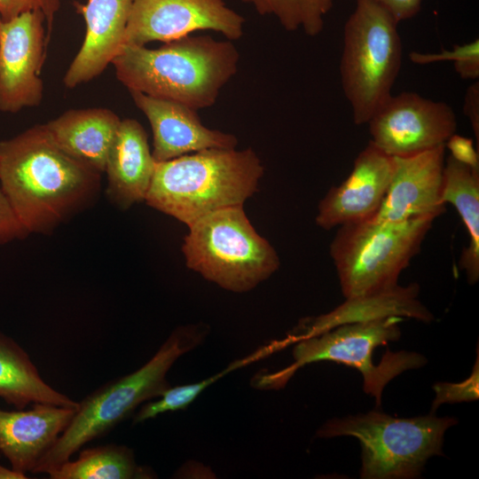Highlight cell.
Returning a JSON list of instances; mask_svg holds the SVG:
<instances>
[{
    "mask_svg": "<svg viewBox=\"0 0 479 479\" xmlns=\"http://www.w3.org/2000/svg\"><path fill=\"white\" fill-rule=\"evenodd\" d=\"M130 93L150 122L156 162L206 149H233L238 144L234 135L205 127L196 110L185 105L138 91Z\"/></svg>",
    "mask_w": 479,
    "mask_h": 479,
    "instance_id": "15",
    "label": "cell"
},
{
    "mask_svg": "<svg viewBox=\"0 0 479 479\" xmlns=\"http://www.w3.org/2000/svg\"><path fill=\"white\" fill-rule=\"evenodd\" d=\"M445 145L395 157L396 167L381 208L372 220L403 222L445 211L442 200Z\"/></svg>",
    "mask_w": 479,
    "mask_h": 479,
    "instance_id": "14",
    "label": "cell"
},
{
    "mask_svg": "<svg viewBox=\"0 0 479 479\" xmlns=\"http://www.w3.org/2000/svg\"><path fill=\"white\" fill-rule=\"evenodd\" d=\"M464 113L469 120L478 145L479 140V83H472L467 90Z\"/></svg>",
    "mask_w": 479,
    "mask_h": 479,
    "instance_id": "31",
    "label": "cell"
},
{
    "mask_svg": "<svg viewBox=\"0 0 479 479\" xmlns=\"http://www.w3.org/2000/svg\"><path fill=\"white\" fill-rule=\"evenodd\" d=\"M398 22L371 0H357L344 25L342 86L354 123L366 124L391 95L402 63Z\"/></svg>",
    "mask_w": 479,
    "mask_h": 479,
    "instance_id": "8",
    "label": "cell"
},
{
    "mask_svg": "<svg viewBox=\"0 0 479 479\" xmlns=\"http://www.w3.org/2000/svg\"><path fill=\"white\" fill-rule=\"evenodd\" d=\"M261 160L251 149H206L155 164L145 201L187 226L216 210L243 205L258 189Z\"/></svg>",
    "mask_w": 479,
    "mask_h": 479,
    "instance_id": "3",
    "label": "cell"
},
{
    "mask_svg": "<svg viewBox=\"0 0 479 479\" xmlns=\"http://www.w3.org/2000/svg\"><path fill=\"white\" fill-rule=\"evenodd\" d=\"M403 319L394 316L344 324L301 340L293 349L294 363L280 371L266 373L265 381L271 388L278 389L305 365L319 361L341 363L360 372L365 392L373 397L380 406L382 391L391 380L404 371L420 368L427 363V359L417 353L387 350L382 360L378 365L373 364L375 348L399 339V323Z\"/></svg>",
    "mask_w": 479,
    "mask_h": 479,
    "instance_id": "9",
    "label": "cell"
},
{
    "mask_svg": "<svg viewBox=\"0 0 479 479\" xmlns=\"http://www.w3.org/2000/svg\"><path fill=\"white\" fill-rule=\"evenodd\" d=\"M395 167V157L369 141L355 159L348 177L332 187L319 201L317 225L331 230L372 220L381 206Z\"/></svg>",
    "mask_w": 479,
    "mask_h": 479,
    "instance_id": "13",
    "label": "cell"
},
{
    "mask_svg": "<svg viewBox=\"0 0 479 479\" xmlns=\"http://www.w3.org/2000/svg\"><path fill=\"white\" fill-rule=\"evenodd\" d=\"M41 10L45 18L46 24V41L49 42L53 28V22L56 13L60 7V0H40Z\"/></svg>",
    "mask_w": 479,
    "mask_h": 479,
    "instance_id": "33",
    "label": "cell"
},
{
    "mask_svg": "<svg viewBox=\"0 0 479 479\" xmlns=\"http://www.w3.org/2000/svg\"><path fill=\"white\" fill-rule=\"evenodd\" d=\"M75 408L35 403L22 411L0 409V452L14 471L33 472L71 421Z\"/></svg>",
    "mask_w": 479,
    "mask_h": 479,
    "instance_id": "17",
    "label": "cell"
},
{
    "mask_svg": "<svg viewBox=\"0 0 479 479\" xmlns=\"http://www.w3.org/2000/svg\"><path fill=\"white\" fill-rule=\"evenodd\" d=\"M120 122L112 110L97 107L66 111L44 126L62 150L102 174Z\"/></svg>",
    "mask_w": 479,
    "mask_h": 479,
    "instance_id": "20",
    "label": "cell"
},
{
    "mask_svg": "<svg viewBox=\"0 0 479 479\" xmlns=\"http://www.w3.org/2000/svg\"><path fill=\"white\" fill-rule=\"evenodd\" d=\"M208 332L204 324L177 328L143 366L87 396L78 403L71 421L32 473L47 474L85 444L107 433L139 404L159 397L170 387L167 373L175 362L200 345Z\"/></svg>",
    "mask_w": 479,
    "mask_h": 479,
    "instance_id": "4",
    "label": "cell"
},
{
    "mask_svg": "<svg viewBox=\"0 0 479 479\" xmlns=\"http://www.w3.org/2000/svg\"><path fill=\"white\" fill-rule=\"evenodd\" d=\"M27 476L24 474L7 468L0 464V479H25Z\"/></svg>",
    "mask_w": 479,
    "mask_h": 479,
    "instance_id": "34",
    "label": "cell"
},
{
    "mask_svg": "<svg viewBox=\"0 0 479 479\" xmlns=\"http://www.w3.org/2000/svg\"><path fill=\"white\" fill-rule=\"evenodd\" d=\"M412 62L418 65L452 61L457 74L463 79L475 80L479 76V40L454 45L452 50H443L436 53L412 51Z\"/></svg>",
    "mask_w": 479,
    "mask_h": 479,
    "instance_id": "26",
    "label": "cell"
},
{
    "mask_svg": "<svg viewBox=\"0 0 479 479\" xmlns=\"http://www.w3.org/2000/svg\"><path fill=\"white\" fill-rule=\"evenodd\" d=\"M419 284L411 283L405 287L397 285L377 293L346 298L343 303L326 314L302 319L283 341L288 346L341 325L394 316L431 322L434 316L419 300Z\"/></svg>",
    "mask_w": 479,
    "mask_h": 479,
    "instance_id": "18",
    "label": "cell"
},
{
    "mask_svg": "<svg viewBox=\"0 0 479 479\" xmlns=\"http://www.w3.org/2000/svg\"><path fill=\"white\" fill-rule=\"evenodd\" d=\"M445 148L457 161L479 170L478 150L475 149L471 138L455 133L446 141Z\"/></svg>",
    "mask_w": 479,
    "mask_h": 479,
    "instance_id": "29",
    "label": "cell"
},
{
    "mask_svg": "<svg viewBox=\"0 0 479 479\" xmlns=\"http://www.w3.org/2000/svg\"><path fill=\"white\" fill-rule=\"evenodd\" d=\"M252 4L261 15L277 17L287 31L302 29L310 36L324 27V18L333 7L334 0H240Z\"/></svg>",
    "mask_w": 479,
    "mask_h": 479,
    "instance_id": "24",
    "label": "cell"
},
{
    "mask_svg": "<svg viewBox=\"0 0 479 479\" xmlns=\"http://www.w3.org/2000/svg\"><path fill=\"white\" fill-rule=\"evenodd\" d=\"M266 351L262 347L253 354L233 361L223 371L207 379L194 383L168 388L159 397V399L153 402H148L140 407L139 411L136 413L133 419L134 424L155 418L159 414L167 412H176L185 409L208 386L215 383L216 381L233 370L263 358L266 357Z\"/></svg>",
    "mask_w": 479,
    "mask_h": 479,
    "instance_id": "25",
    "label": "cell"
},
{
    "mask_svg": "<svg viewBox=\"0 0 479 479\" xmlns=\"http://www.w3.org/2000/svg\"><path fill=\"white\" fill-rule=\"evenodd\" d=\"M36 9H41L40 0H0V19L9 20Z\"/></svg>",
    "mask_w": 479,
    "mask_h": 479,
    "instance_id": "32",
    "label": "cell"
},
{
    "mask_svg": "<svg viewBox=\"0 0 479 479\" xmlns=\"http://www.w3.org/2000/svg\"><path fill=\"white\" fill-rule=\"evenodd\" d=\"M442 200L459 214L468 233V245L461 251L459 267L467 282L479 279V170L462 164L449 155L443 173Z\"/></svg>",
    "mask_w": 479,
    "mask_h": 479,
    "instance_id": "22",
    "label": "cell"
},
{
    "mask_svg": "<svg viewBox=\"0 0 479 479\" xmlns=\"http://www.w3.org/2000/svg\"><path fill=\"white\" fill-rule=\"evenodd\" d=\"M478 356L469 378L459 383L438 382L434 386L436 398L432 404L435 411L444 403L473 401L478 398Z\"/></svg>",
    "mask_w": 479,
    "mask_h": 479,
    "instance_id": "27",
    "label": "cell"
},
{
    "mask_svg": "<svg viewBox=\"0 0 479 479\" xmlns=\"http://www.w3.org/2000/svg\"><path fill=\"white\" fill-rule=\"evenodd\" d=\"M239 59L230 40L187 35L157 49L125 45L112 64L116 78L130 91L199 110L216 103L236 74Z\"/></svg>",
    "mask_w": 479,
    "mask_h": 479,
    "instance_id": "2",
    "label": "cell"
},
{
    "mask_svg": "<svg viewBox=\"0 0 479 479\" xmlns=\"http://www.w3.org/2000/svg\"><path fill=\"white\" fill-rule=\"evenodd\" d=\"M188 228L182 246L186 266L225 290L250 291L279 267L276 250L255 231L243 205L212 212Z\"/></svg>",
    "mask_w": 479,
    "mask_h": 479,
    "instance_id": "5",
    "label": "cell"
},
{
    "mask_svg": "<svg viewBox=\"0 0 479 479\" xmlns=\"http://www.w3.org/2000/svg\"><path fill=\"white\" fill-rule=\"evenodd\" d=\"M385 9L398 23L414 17L421 0H371Z\"/></svg>",
    "mask_w": 479,
    "mask_h": 479,
    "instance_id": "30",
    "label": "cell"
},
{
    "mask_svg": "<svg viewBox=\"0 0 479 479\" xmlns=\"http://www.w3.org/2000/svg\"><path fill=\"white\" fill-rule=\"evenodd\" d=\"M51 479L153 478V472L137 464L133 451L118 444L85 448L77 459H68L47 472Z\"/></svg>",
    "mask_w": 479,
    "mask_h": 479,
    "instance_id": "23",
    "label": "cell"
},
{
    "mask_svg": "<svg viewBox=\"0 0 479 479\" xmlns=\"http://www.w3.org/2000/svg\"><path fill=\"white\" fill-rule=\"evenodd\" d=\"M29 233L0 189V245L22 240Z\"/></svg>",
    "mask_w": 479,
    "mask_h": 479,
    "instance_id": "28",
    "label": "cell"
},
{
    "mask_svg": "<svg viewBox=\"0 0 479 479\" xmlns=\"http://www.w3.org/2000/svg\"><path fill=\"white\" fill-rule=\"evenodd\" d=\"M366 124L370 141L392 157L445 145L457 129L455 113L448 104L409 91L390 95Z\"/></svg>",
    "mask_w": 479,
    "mask_h": 479,
    "instance_id": "10",
    "label": "cell"
},
{
    "mask_svg": "<svg viewBox=\"0 0 479 479\" xmlns=\"http://www.w3.org/2000/svg\"><path fill=\"white\" fill-rule=\"evenodd\" d=\"M0 398L17 409L43 403L77 408L78 402L57 391L41 377L27 353L0 333Z\"/></svg>",
    "mask_w": 479,
    "mask_h": 479,
    "instance_id": "21",
    "label": "cell"
},
{
    "mask_svg": "<svg viewBox=\"0 0 479 479\" xmlns=\"http://www.w3.org/2000/svg\"><path fill=\"white\" fill-rule=\"evenodd\" d=\"M455 418L430 412L414 418H396L379 411L327 420L318 437L349 436L361 446L363 479H409L420 475L427 460L442 455L445 431Z\"/></svg>",
    "mask_w": 479,
    "mask_h": 479,
    "instance_id": "6",
    "label": "cell"
},
{
    "mask_svg": "<svg viewBox=\"0 0 479 479\" xmlns=\"http://www.w3.org/2000/svg\"><path fill=\"white\" fill-rule=\"evenodd\" d=\"M155 164L143 126L134 119L121 120L104 171L110 200L124 210L145 201Z\"/></svg>",
    "mask_w": 479,
    "mask_h": 479,
    "instance_id": "19",
    "label": "cell"
},
{
    "mask_svg": "<svg viewBox=\"0 0 479 479\" xmlns=\"http://www.w3.org/2000/svg\"><path fill=\"white\" fill-rule=\"evenodd\" d=\"M436 217L403 222L368 220L339 226L331 244L345 298L366 295L398 285L400 273L419 253Z\"/></svg>",
    "mask_w": 479,
    "mask_h": 479,
    "instance_id": "7",
    "label": "cell"
},
{
    "mask_svg": "<svg viewBox=\"0 0 479 479\" xmlns=\"http://www.w3.org/2000/svg\"><path fill=\"white\" fill-rule=\"evenodd\" d=\"M100 175L62 150L44 124L0 141V189L28 233L49 234L88 208Z\"/></svg>",
    "mask_w": 479,
    "mask_h": 479,
    "instance_id": "1",
    "label": "cell"
},
{
    "mask_svg": "<svg viewBox=\"0 0 479 479\" xmlns=\"http://www.w3.org/2000/svg\"><path fill=\"white\" fill-rule=\"evenodd\" d=\"M133 0H87L73 5L86 24L84 40L64 76L72 89L98 76L124 46Z\"/></svg>",
    "mask_w": 479,
    "mask_h": 479,
    "instance_id": "16",
    "label": "cell"
},
{
    "mask_svg": "<svg viewBox=\"0 0 479 479\" xmlns=\"http://www.w3.org/2000/svg\"><path fill=\"white\" fill-rule=\"evenodd\" d=\"M244 22L223 0H133L124 46L168 43L197 30H214L238 40Z\"/></svg>",
    "mask_w": 479,
    "mask_h": 479,
    "instance_id": "11",
    "label": "cell"
},
{
    "mask_svg": "<svg viewBox=\"0 0 479 479\" xmlns=\"http://www.w3.org/2000/svg\"><path fill=\"white\" fill-rule=\"evenodd\" d=\"M45 18L41 9L9 20L0 19V111L17 113L38 106L46 58Z\"/></svg>",
    "mask_w": 479,
    "mask_h": 479,
    "instance_id": "12",
    "label": "cell"
}]
</instances>
